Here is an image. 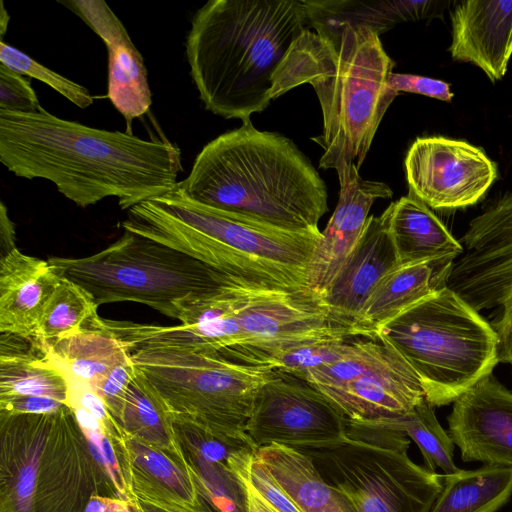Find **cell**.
<instances>
[{
	"label": "cell",
	"instance_id": "cell-1",
	"mask_svg": "<svg viewBox=\"0 0 512 512\" xmlns=\"http://www.w3.org/2000/svg\"><path fill=\"white\" fill-rule=\"evenodd\" d=\"M0 162L14 175L45 179L81 208L116 197L122 210L172 191L181 150L37 112L0 110Z\"/></svg>",
	"mask_w": 512,
	"mask_h": 512
},
{
	"label": "cell",
	"instance_id": "cell-2",
	"mask_svg": "<svg viewBox=\"0 0 512 512\" xmlns=\"http://www.w3.org/2000/svg\"><path fill=\"white\" fill-rule=\"evenodd\" d=\"M394 66L370 28L345 26L324 34L305 28L273 76L271 100L305 83L314 88L323 117L322 134L312 138L323 150L319 167L334 169L340 185L359 173L398 96L389 87Z\"/></svg>",
	"mask_w": 512,
	"mask_h": 512
},
{
	"label": "cell",
	"instance_id": "cell-3",
	"mask_svg": "<svg viewBox=\"0 0 512 512\" xmlns=\"http://www.w3.org/2000/svg\"><path fill=\"white\" fill-rule=\"evenodd\" d=\"M303 0H210L186 37L190 75L207 110L250 121L271 102L273 76L307 28Z\"/></svg>",
	"mask_w": 512,
	"mask_h": 512
},
{
	"label": "cell",
	"instance_id": "cell-4",
	"mask_svg": "<svg viewBox=\"0 0 512 512\" xmlns=\"http://www.w3.org/2000/svg\"><path fill=\"white\" fill-rule=\"evenodd\" d=\"M177 185L202 204L291 231L320 232L328 211L311 161L291 139L251 120L207 143Z\"/></svg>",
	"mask_w": 512,
	"mask_h": 512
},
{
	"label": "cell",
	"instance_id": "cell-5",
	"mask_svg": "<svg viewBox=\"0 0 512 512\" xmlns=\"http://www.w3.org/2000/svg\"><path fill=\"white\" fill-rule=\"evenodd\" d=\"M130 231L223 273L287 290H306L321 232H300L202 204L178 185L128 210Z\"/></svg>",
	"mask_w": 512,
	"mask_h": 512
},
{
	"label": "cell",
	"instance_id": "cell-6",
	"mask_svg": "<svg viewBox=\"0 0 512 512\" xmlns=\"http://www.w3.org/2000/svg\"><path fill=\"white\" fill-rule=\"evenodd\" d=\"M113 497L69 406L0 413V512H85Z\"/></svg>",
	"mask_w": 512,
	"mask_h": 512
},
{
	"label": "cell",
	"instance_id": "cell-7",
	"mask_svg": "<svg viewBox=\"0 0 512 512\" xmlns=\"http://www.w3.org/2000/svg\"><path fill=\"white\" fill-rule=\"evenodd\" d=\"M377 338L414 369L434 407L453 403L499 363L494 327L447 286L390 320Z\"/></svg>",
	"mask_w": 512,
	"mask_h": 512
},
{
	"label": "cell",
	"instance_id": "cell-8",
	"mask_svg": "<svg viewBox=\"0 0 512 512\" xmlns=\"http://www.w3.org/2000/svg\"><path fill=\"white\" fill-rule=\"evenodd\" d=\"M47 261L59 276L89 292L98 306L136 302L179 322L193 305L220 291L233 276L125 230L92 255Z\"/></svg>",
	"mask_w": 512,
	"mask_h": 512
},
{
	"label": "cell",
	"instance_id": "cell-9",
	"mask_svg": "<svg viewBox=\"0 0 512 512\" xmlns=\"http://www.w3.org/2000/svg\"><path fill=\"white\" fill-rule=\"evenodd\" d=\"M410 438L380 421L348 420L347 438L317 449H299L357 512H430L443 475L414 463Z\"/></svg>",
	"mask_w": 512,
	"mask_h": 512
},
{
	"label": "cell",
	"instance_id": "cell-10",
	"mask_svg": "<svg viewBox=\"0 0 512 512\" xmlns=\"http://www.w3.org/2000/svg\"><path fill=\"white\" fill-rule=\"evenodd\" d=\"M131 358L173 419L224 432H245L256 396L274 372L199 351L142 350Z\"/></svg>",
	"mask_w": 512,
	"mask_h": 512
},
{
	"label": "cell",
	"instance_id": "cell-11",
	"mask_svg": "<svg viewBox=\"0 0 512 512\" xmlns=\"http://www.w3.org/2000/svg\"><path fill=\"white\" fill-rule=\"evenodd\" d=\"M348 419L314 386L274 369L259 390L245 432L257 448L317 449L347 438Z\"/></svg>",
	"mask_w": 512,
	"mask_h": 512
},
{
	"label": "cell",
	"instance_id": "cell-12",
	"mask_svg": "<svg viewBox=\"0 0 512 512\" xmlns=\"http://www.w3.org/2000/svg\"><path fill=\"white\" fill-rule=\"evenodd\" d=\"M459 242L463 254L452 264L447 287L477 311L500 308L496 320L512 315V192L473 218Z\"/></svg>",
	"mask_w": 512,
	"mask_h": 512
},
{
	"label": "cell",
	"instance_id": "cell-13",
	"mask_svg": "<svg viewBox=\"0 0 512 512\" xmlns=\"http://www.w3.org/2000/svg\"><path fill=\"white\" fill-rule=\"evenodd\" d=\"M409 193L433 209L476 204L497 178V165L485 152L462 141L417 138L404 160Z\"/></svg>",
	"mask_w": 512,
	"mask_h": 512
},
{
	"label": "cell",
	"instance_id": "cell-14",
	"mask_svg": "<svg viewBox=\"0 0 512 512\" xmlns=\"http://www.w3.org/2000/svg\"><path fill=\"white\" fill-rule=\"evenodd\" d=\"M447 421L462 461L512 468V392L493 374L453 402Z\"/></svg>",
	"mask_w": 512,
	"mask_h": 512
},
{
	"label": "cell",
	"instance_id": "cell-15",
	"mask_svg": "<svg viewBox=\"0 0 512 512\" xmlns=\"http://www.w3.org/2000/svg\"><path fill=\"white\" fill-rule=\"evenodd\" d=\"M387 354L352 379L319 390L348 420L398 418L426 399L422 382L390 344Z\"/></svg>",
	"mask_w": 512,
	"mask_h": 512
},
{
	"label": "cell",
	"instance_id": "cell-16",
	"mask_svg": "<svg viewBox=\"0 0 512 512\" xmlns=\"http://www.w3.org/2000/svg\"><path fill=\"white\" fill-rule=\"evenodd\" d=\"M79 16L104 42L108 52V92L129 132L135 118L148 112L152 94L144 59L122 22L102 0L60 2Z\"/></svg>",
	"mask_w": 512,
	"mask_h": 512
},
{
	"label": "cell",
	"instance_id": "cell-17",
	"mask_svg": "<svg viewBox=\"0 0 512 512\" xmlns=\"http://www.w3.org/2000/svg\"><path fill=\"white\" fill-rule=\"evenodd\" d=\"M383 182L364 180L359 173L340 185L339 199L313 251L307 268V288L324 298L330 283L360 240L377 199L391 198Z\"/></svg>",
	"mask_w": 512,
	"mask_h": 512
},
{
	"label": "cell",
	"instance_id": "cell-18",
	"mask_svg": "<svg viewBox=\"0 0 512 512\" xmlns=\"http://www.w3.org/2000/svg\"><path fill=\"white\" fill-rule=\"evenodd\" d=\"M454 60L471 62L495 82L512 55V0H465L451 12Z\"/></svg>",
	"mask_w": 512,
	"mask_h": 512
},
{
	"label": "cell",
	"instance_id": "cell-19",
	"mask_svg": "<svg viewBox=\"0 0 512 512\" xmlns=\"http://www.w3.org/2000/svg\"><path fill=\"white\" fill-rule=\"evenodd\" d=\"M399 265L384 216H369L356 247L326 290L324 301L337 318L356 326L378 281Z\"/></svg>",
	"mask_w": 512,
	"mask_h": 512
},
{
	"label": "cell",
	"instance_id": "cell-20",
	"mask_svg": "<svg viewBox=\"0 0 512 512\" xmlns=\"http://www.w3.org/2000/svg\"><path fill=\"white\" fill-rule=\"evenodd\" d=\"M59 274L18 248L0 257V332L34 338Z\"/></svg>",
	"mask_w": 512,
	"mask_h": 512
},
{
	"label": "cell",
	"instance_id": "cell-21",
	"mask_svg": "<svg viewBox=\"0 0 512 512\" xmlns=\"http://www.w3.org/2000/svg\"><path fill=\"white\" fill-rule=\"evenodd\" d=\"M454 260L401 264L386 273L376 284L355 323L370 338L404 310L447 286Z\"/></svg>",
	"mask_w": 512,
	"mask_h": 512
},
{
	"label": "cell",
	"instance_id": "cell-22",
	"mask_svg": "<svg viewBox=\"0 0 512 512\" xmlns=\"http://www.w3.org/2000/svg\"><path fill=\"white\" fill-rule=\"evenodd\" d=\"M308 25L324 34L345 26L367 27L379 35L395 25L439 17L450 1L443 0H303Z\"/></svg>",
	"mask_w": 512,
	"mask_h": 512
},
{
	"label": "cell",
	"instance_id": "cell-23",
	"mask_svg": "<svg viewBox=\"0 0 512 512\" xmlns=\"http://www.w3.org/2000/svg\"><path fill=\"white\" fill-rule=\"evenodd\" d=\"M400 264L454 260L464 248L422 201L409 193L382 213Z\"/></svg>",
	"mask_w": 512,
	"mask_h": 512
},
{
	"label": "cell",
	"instance_id": "cell-24",
	"mask_svg": "<svg viewBox=\"0 0 512 512\" xmlns=\"http://www.w3.org/2000/svg\"><path fill=\"white\" fill-rule=\"evenodd\" d=\"M68 396L66 374L45 356L34 338L1 333L0 401L47 397L68 405Z\"/></svg>",
	"mask_w": 512,
	"mask_h": 512
},
{
	"label": "cell",
	"instance_id": "cell-25",
	"mask_svg": "<svg viewBox=\"0 0 512 512\" xmlns=\"http://www.w3.org/2000/svg\"><path fill=\"white\" fill-rule=\"evenodd\" d=\"M255 458L301 512H357L345 495L324 480L307 453L270 444L259 447Z\"/></svg>",
	"mask_w": 512,
	"mask_h": 512
},
{
	"label": "cell",
	"instance_id": "cell-26",
	"mask_svg": "<svg viewBox=\"0 0 512 512\" xmlns=\"http://www.w3.org/2000/svg\"><path fill=\"white\" fill-rule=\"evenodd\" d=\"M134 496L208 512L187 466L164 451L126 435Z\"/></svg>",
	"mask_w": 512,
	"mask_h": 512
},
{
	"label": "cell",
	"instance_id": "cell-27",
	"mask_svg": "<svg viewBox=\"0 0 512 512\" xmlns=\"http://www.w3.org/2000/svg\"><path fill=\"white\" fill-rule=\"evenodd\" d=\"M88 449L113 497L134 502L126 434L105 404L90 409L69 405Z\"/></svg>",
	"mask_w": 512,
	"mask_h": 512
},
{
	"label": "cell",
	"instance_id": "cell-28",
	"mask_svg": "<svg viewBox=\"0 0 512 512\" xmlns=\"http://www.w3.org/2000/svg\"><path fill=\"white\" fill-rule=\"evenodd\" d=\"M40 347L68 377L91 388H95L115 366L132 354L117 337L98 328H85L52 345Z\"/></svg>",
	"mask_w": 512,
	"mask_h": 512
},
{
	"label": "cell",
	"instance_id": "cell-29",
	"mask_svg": "<svg viewBox=\"0 0 512 512\" xmlns=\"http://www.w3.org/2000/svg\"><path fill=\"white\" fill-rule=\"evenodd\" d=\"M117 422L128 437L187 464L164 400L139 369L128 386Z\"/></svg>",
	"mask_w": 512,
	"mask_h": 512
},
{
	"label": "cell",
	"instance_id": "cell-30",
	"mask_svg": "<svg viewBox=\"0 0 512 512\" xmlns=\"http://www.w3.org/2000/svg\"><path fill=\"white\" fill-rule=\"evenodd\" d=\"M512 496V468L484 465L443 475L430 512H497Z\"/></svg>",
	"mask_w": 512,
	"mask_h": 512
},
{
	"label": "cell",
	"instance_id": "cell-31",
	"mask_svg": "<svg viewBox=\"0 0 512 512\" xmlns=\"http://www.w3.org/2000/svg\"><path fill=\"white\" fill-rule=\"evenodd\" d=\"M98 307L83 287L61 277L45 307L34 339L40 345H52L72 336L99 317Z\"/></svg>",
	"mask_w": 512,
	"mask_h": 512
},
{
	"label": "cell",
	"instance_id": "cell-32",
	"mask_svg": "<svg viewBox=\"0 0 512 512\" xmlns=\"http://www.w3.org/2000/svg\"><path fill=\"white\" fill-rule=\"evenodd\" d=\"M434 408L424 399L403 416L379 421L404 432L413 440L429 471L436 472L439 468L444 474H452L459 470L454 462L455 444L438 422Z\"/></svg>",
	"mask_w": 512,
	"mask_h": 512
},
{
	"label": "cell",
	"instance_id": "cell-33",
	"mask_svg": "<svg viewBox=\"0 0 512 512\" xmlns=\"http://www.w3.org/2000/svg\"><path fill=\"white\" fill-rule=\"evenodd\" d=\"M182 452L201 503L208 512H249L247 488L236 471Z\"/></svg>",
	"mask_w": 512,
	"mask_h": 512
},
{
	"label": "cell",
	"instance_id": "cell-34",
	"mask_svg": "<svg viewBox=\"0 0 512 512\" xmlns=\"http://www.w3.org/2000/svg\"><path fill=\"white\" fill-rule=\"evenodd\" d=\"M173 426L182 451L233 470L237 459L258 449L246 432L218 431L181 419H173Z\"/></svg>",
	"mask_w": 512,
	"mask_h": 512
},
{
	"label": "cell",
	"instance_id": "cell-35",
	"mask_svg": "<svg viewBox=\"0 0 512 512\" xmlns=\"http://www.w3.org/2000/svg\"><path fill=\"white\" fill-rule=\"evenodd\" d=\"M359 338L361 337L306 342L281 352L273 359L270 367L298 376L310 369L340 360L353 349Z\"/></svg>",
	"mask_w": 512,
	"mask_h": 512
},
{
	"label": "cell",
	"instance_id": "cell-36",
	"mask_svg": "<svg viewBox=\"0 0 512 512\" xmlns=\"http://www.w3.org/2000/svg\"><path fill=\"white\" fill-rule=\"evenodd\" d=\"M0 63L21 75H27L44 82L77 107L87 108L94 101L93 95L86 87L45 67L3 40L0 43Z\"/></svg>",
	"mask_w": 512,
	"mask_h": 512
},
{
	"label": "cell",
	"instance_id": "cell-37",
	"mask_svg": "<svg viewBox=\"0 0 512 512\" xmlns=\"http://www.w3.org/2000/svg\"><path fill=\"white\" fill-rule=\"evenodd\" d=\"M234 470H239L244 474L273 512H301L262 463L255 458V454L241 458Z\"/></svg>",
	"mask_w": 512,
	"mask_h": 512
},
{
	"label": "cell",
	"instance_id": "cell-38",
	"mask_svg": "<svg viewBox=\"0 0 512 512\" xmlns=\"http://www.w3.org/2000/svg\"><path fill=\"white\" fill-rule=\"evenodd\" d=\"M40 108L30 82L23 75L0 63V110L32 113Z\"/></svg>",
	"mask_w": 512,
	"mask_h": 512
},
{
	"label": "cell",
	"instance_id": "cell-39",
	"mask_svg": "<svg viewBox=\"0 0 512 512\" xmlns=\"http://www.w3.org/2000/svg\"><path fill=\"white\" fill-rule=\"evenodd\" d=\"M137 370L138 368L130 357L115 366L95 388H92L104 401L116 421L128 386Z\"/></svg>",
	"mask_w": 512,
	"mask_h": 512
},
{
	"label": "cell",
	"instance_id": "cell-40",
	"mask_svg": "<svg viewBox=\"0 0 512 512\" xmlns=\"http://www.w3.org/2000/svg\"><path fill=\"white\" fill-rule=\"evenodd\" d=\"M389 87L397 94L416 93L446 102H450L454 96L449 84L438 79L412 74L392 72L389 77Z\"/></svg>",
	"mask_w": 512,
	"mask_h": 512
},
{
	"label": "cell",
	"instance_id": "cell-41",
	"mask_svg": "<svg viewBox=\"0 0 512 512\" xmlns=\"http://www.w3.org/2000/svg\"><path fill=\"white\" fill-rule=\"evenodd\" d=\"M491 325L499 337V362L508 363L512 368V315Z\"/></svg>",
	"mask_w": 512,
	"mask_h": 512
},
{
	"label": "cell",
	"instance_id": "cell-42",
	"mask_svg": "<svg viewBox=\"0 0 512 512\" xmlns=\"http://www.w3.org/2000/svg\"><path fill=\"white\" fill-rule=\"evenodd\" d=\"M85 512H134V508L132 503L117 497L94 495Z\"/></svg>",
	"mask_w": 512,
	"mask_h": 512
},
{
	"label": "cell",
	"instance_id": "cell-43",
	"mask_svg": "<svg viewBox=\"0 0 512 512\" xmlns=\"http://www.w3.org/2000/svg\"><path fill=\"white\" fill-rule=\"evenodd\" d=\"M0 248V257L17 248L15 225L9 217L6 205L2 201L0 203Z\"/></svg>",
	"mask_w": 512,
	"mask_h": 512
},
{
	"label": "cell",
	"instance_id": "cell-44",
	"mask_svg": "<svg viewBox=\"0 0 512 512\" xmlns=\"http://www.w3.org/2000/svg\"><path fill=\"white\" fill-rule=\"evenodd\" d=\"M133 507L137 512H193L188 509L135 496Z\"/></svg>",
	"mask_w": 512,
	"mask_h": 512
},
{
	"label": "cell",
	"instance_id": "cell-45",
	"mask_svg": "<svg viewBox=\"0 0 512 512\" xmlns=\"http://www.w3.org/2000/svg\"><path fill=\"white\" fill-rule=\"evenodd\" d=\"M236 472L243 479L247 488L249 512H273L244 474L239 470Z\"/></svg>",
	"mask_w": 512,
	"mask_h": 512
},
{
	"label": "cell",
	"instance_id": "cell-46",
	"mask_svg": "<svg viewBox=\"0 0 512 512\" xmlns=\"http://www.w3.org/2000/svg\"><path fill=\"white\" fill-rule=\"evenodd\" d=\"M9 14L4 7L3 1L1 2V13H0V27H1V40H3V36L7 30L8 22H9Z\"/></svg>",
	"mask_w": 512,
	"mask_h": 512
},
{
	"label": "cell",
	"instance_id": "cell-47",
	"mask_svg": "<svg viewBox=\"0 0 512 512\" xmlns=\"http://www.w3.org/2000/svg\"><path fill=\"white\" fill-rule=\"evenodd\" d=\"M135 512V511H134Z\"/></svg>",
	"mask_w": 512,
	"mask_h": 512
}]
</instances>
